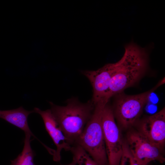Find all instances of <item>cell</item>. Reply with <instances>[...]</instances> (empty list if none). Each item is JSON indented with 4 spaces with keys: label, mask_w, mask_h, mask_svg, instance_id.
I'll return each mask as SVG.
<instances>
[{
    "label": "cell",
    "mask_w": 165,
    "mask_h": 165,
    "mask_svg": "<svg viewBox=\"0 0 165 165\" xmlns=\"http://www.w3.org/2000/svg\"><path fill=\"white\" fill-rule=\"evenodd\" d=\"M118 62L105 97L108 100L134 85L145 75L148 67V54L145 49L131 43L126 46L123 56Z\"/></svg>",
    "instance_id": "obj_1"
},
{
    "label": "cell",
    "mask_w": 165,
    "mask_h": 165,
    "mask_svg": "<svg viewBox=\"0 0 165 165\" xmlns=\"http://www.w3.org/2000/svg\"><path fill=\"white\" fill-rule=\"evenodd\" d=\"M66 102L64 106L56 105L51 101L49 103L53 115L72 146L90 119L95 105L91 100L83 103L75 97L68 99Z\"/></svg>",
    "instance_id": "obj_2"
},
{
    "label": "cell",
    "mask_w": 165,
    "mask_h": 165,
    "mask_svg": "<svg viewBox=\"0 0 165 165\" xmlns=\"http://www.w3.org/2000/svg\"><path fill=\"white\" fill-rule=\"evenodd\" d=\"M108 101L103 98L95 105L90 119L74 145L82 147L99 165H108L101 122L103 109Z\"/></svg>",
    "instance_id": "obj_3"
},
{
    "label": "cell",
    "mask_w": 165,
    "mask_h": 165,
    "mask_svg": "<svg viewBox=\"0 0 165 165\" xmlns=\"http://www.w3.org/2000/svg\"><path fill=\"white\" fill-rule=\"evenodd\" d=\"M164 83L163 78L152 89L143 93L132 95L122 92L117 94L112 110L121 126L127 128L133 125L141 115L151 94Z\"/></svg>",
    "instance_id": "obj_4"
},
{
    "label": "cell",
    "mask_w": 165,
    "mask_h": 165,
    "mask_svg": "<svg viewBox=\"0 0 165 165\" xmlns=\"http://www.w3.org/2000/svg\"><path fill=\"white\" fill-rule=\"evenodd\" d=\"M108 102L103 109L101 120L108 165H119L123 143L112 108Z\"/></svg>",
    "instance_id": "obj_5"
},
{
    "label": "cell",
    "mask_w": 165,
    "mask_h": 165,
    "mask_svg": "<svg viewBox=\"0 0 165 165\" xmlns=\"http://www.w3.org/2000/svg\"><path fill=\"white\" fill-rule=\"evenodd\" d=\"M127 145L134 159L139 164L147 165L156 160L165 161L163 151L149 141L140 132L133 131L128 134Z\"/></svg>",
    "instance_id": "obj_6"
},
{
    "label": "cell",
    "mask_w": 165,
    "mask_h": 165,
    "mask_svg": "<svg viewBox=\"0 0 165 165\" xmlns=\"http://www.w3.org/2000/svg\"><path fill=\"white\" fill-rule=\"evenodd\" d=\"M118 65L117 61L115 63L107 64L96 70H85L82 72L92 85L93 94L91 100L95 105L105 97Z\"/></svg>",
    "instance_id": "obj_7"
},
{
    "label": "cell",
    "mask_w": 165,
    "mask_h": 165,
    "mask_svg": "<svg viewBox=\"0 0 165 165\" xmlns=\"http://www.w3.org/2000/svg\"><path fill=\"white\" fill-rule=\"evenodd\" d=\"M33 110L34 112L38 113L41 116L46 130L56 146L57 149L53 154V160L59 162L61 159L62 150L70 151L72 146L68 142L50 109L42 111L35 107Z\"/></svg>",
    "instance_id": "obj_8"
},
{
    "label": "cell",
    "mask_w": 165,
    "mask_h": 165,
    "mask_svg": "<svg viewBox=\"0 0 165 165\" xmlns=\"http://www.w3.org/2000/svg\"><path fill=\"white\" fill-rule=\"evenodd\" d=\"M152 143L163 151L165 142V109L145 118L140 131Z\"/></svg>",
    "instance_id": "obj_9"
},
{
    "label": "cell",
    "mask_w": 165,
    "mask_h": 165,
    "mask_svg": "<svg viewBox=\"0 0 165 165\" xmlns=\"http://www.w3.org/2000/svg\"><path fill=\"white\" fill-rule=\"evenodd\" d=\"M33 112V110L28 111L22 107H20L14 109L0 110V118L19 128L25 133H28L36 138L31 130L28 122L29 115Z\"/></svg>",
    "instance_id": "obj_10"
},
{
    "label": "cell",
    "mask_w": 165,
    "mask_h": 165,
    "mask_svg": "<svg viewBox=\"0 0 165 165\" xmlns=\"http://www.w3.org/2000/svg\"><path fill=\"white\" fill-rule=\"evenodd\" d=\"M25 134L24 147L22 152L14 160L11 161L10 165H35L34 153L31 145V137L29 133Z\"/></svg>",
    "instance_id": "obj_11"
},
{
    "label": "cell",
    "mask_w": 165,
    "mask_h": 165,
    "mask_svg": "<svg viewBox=\"0 0 165 165\" xmlns=\"http://www.w3.org/2000/svg\"><path fill=\"white\" fill-rule=\"evenodd\" d=\"M73 155V159L79 165H99L81 146L75 145L70 151Z\"/></svg>",
    "instance_id": "obj_12"
},
{
    "label": "cell",
    "mask_w": 165,
    "mask_h": 165,
    "mask_svg": "<svg viewBox=\"0 0 165 165\" xmlns=\"http://www.w3.org/2000/svg\"><path fill=\"white\" fill-rule=\"evenodd\" d=\"M119 165H142L134 158L127 144L123 143V152Z\"/></svg>",
    "instance_id": "obj_13"
},
{
    "label": "cell",
    "mask_w": 165,
    "mask_h": 165,
    "mask_svg": "<svg viewBox=\"0 0 165 165\" xmlns=\"http://www.w3.org/2000/svg\"><path fill=\"white\" fill-rule=\"evenodd\" d=\"M76 163L75 161L73 159L72 161L70 164L68 165H76Z\"/></svg>",
    "instance_id": "obj_14"
}]
</instances>
